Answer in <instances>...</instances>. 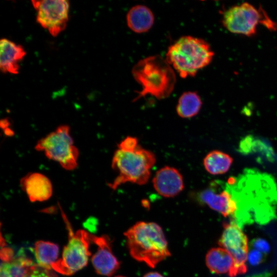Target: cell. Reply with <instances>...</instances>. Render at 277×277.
<instances>
[{
	"mask_svg": "<svg viewBox=\"0 0 277 277\" xmlns=\"http://www.w3.org/2000/svg\"><path fill=\"white\" fill-rule=\"evenodd\" d=\"M111 163L112 168L118 175L114 181L108 184L112 189L127 182L137 185L147 183L150 177V169L154 165V154L142 147L138 140L127 136L118 145Z\"/></svg>",
	"mask_w": 277,
	"mask_h": 277,
	"instance_id": "1",
	"label": "cell"
},
{
	"mask_svg": "<svg viewBox=\"0 0 277 277\" xmlns=\"http://www.w3.org/2000/svg\"><path fill=\"white\" fill-rule=\"evenodd\" d=\"M124 235L131 256L151 268L170 255L163 230L155 223L137 222Z\"/></svg>",
	"mask_w": 277,
	"mask_h": 277,
	"instance_id": "2",
	"label": "cell"
},
{
	"mask_svg": "<svg viewBox=\"0 0 277 277\" xmlns=\"http://www.w3.org/2000/svg\"><path fill=\"white\" fill-rule=\"evenodd\" d=\"M132 74L141 86L134 101L150 95L159 100L168 97L176 83L173 69L166 59L155 55L141 60L132 68Z\"/></svg>",
	"mask_w": 277,
	"mask_h": 277,
	"instance_id": "3",
	"label": "cell"
},
{
	"mask_svg": "<svg viewBox=\"0 0 277 277\" xmlns=\"http://www.w3.org/2000/svg\"><path fill=\"white\" fill-rule=\"evenodd\" d=\"M214 52L205 40L187 35L170 46L166 60L183 78L194 76L212 61Z\"/></svg>",
	"mask_w": 277,
	"mask_h": 277,
	"instance_id": "4",
	"label": "cell"
},
{
	"mask_svg": "<svg viewBox=\"0 0 277 277\" xmlns=\"http://www.w3.org/2000/svg\"><path fill=\"white\" fill-rule=\"evenodd\" d=\"M35 148L43 151L49 159L59 163L67 170H72L77 166L78 150L74 145L67 125H61L54 131L39 140Z\"/></svg>",
	"mask_w": 277,
	"mask_h": 277,
	"instance_id": "5",
	"label": "cell"
},
{
	"mask_svg": "<svg viewBox=\"0 0 277 277\" xmlns=\"http://www.w3.org/2000/svg\"><path fill=\"white\" fill-rule=\"evenodd\" d=\"M69 231V241L64 247L62 258L52 266L55 271L64 275H70L86 266L91 255L89 245L90 234L83 230L73 233L64 213Z\"/></svg>",
	"mask_w": 277,
	"mask_h": 277,
	"instance_id": "6",
	"label": "cell"
},
{
	"mask_svg": "<svg viewBox=\"0 0 277 277\" xmlns=\"http://www.w3.org/2000/svg\"><path fill=\"white\" fill-rule=\"evenodd\" d=\"M263 14L253 5L244 3L233 6L223 14L222 24L230 32L247 36L254 35L258 25L261 23L267 27L274 29L271 21L263 19Z\"/></svg>",
	"mask_w": 277,
	"mask_h": 277,
	"instance_id": "7",
	"label": "cell"
},
{
	"mask_svg": "<svg viewBox=\"0 0 277 277\" xmlns=\"http://www.w3.org/2000/svg\"><path fill=\"white\" fill-rule=\"evenodd\" d=\"M37 11L36 21L54 37L66 27L69 19V2L66 0L32 1Z\"/></svg>",
	"mask_w": 277,
	"mask_h": 277,
	"instance_id": "8",
	"label": "cell"
},
{
	"mask_svg": "<svg viewBox=\"0 0 277 277\" xmlns=\"http://www.w3.org/2000/svg\"><path fill=\"white\" fill-rule=\"evenodd\" d=\"M224 228L219 244L226 249L233 259L234 267L231 275L233 277L246 271L248 241L246 235L236 222L232 221L225 223Z\"/></svg>",
	"mask_w": 277,
	"mask_h": 277,
	"instance_id": "9",
	"label": "cell"
},
{
	"mask_svg": "<svg viewBox=\"0 0 277 277\" xmlns=\"http://www.w3.org/2000/svg\"><path fill=\"white\" fill-rule=\"evenodd\" d=\"M90 240L98 247L91 258L95 271L101 275L111 276L119 269L120 263L112 253L110 238L106 235L96 236L90 234Z\"/></svg>",
	"mask_w": 277,
	"mask_h": 277,
	"instance_id": "10",
	"label": "cell"
},
{
	"mask_svg": "<svg viewBox=\"0 0 277 277\" xmlns=\"http://www.w3.org/2000/svg\"><path fill=\"white\" fill-rule=\"evenodd\" d=\"M152 183L155 191L165 197H173L184 189L183 178L175 168L165 166L155 174Z\"/></svg>",
	"mask_w": 277,
	"mask_h": 277,
	"instance_id": "11",
	"label": "cell"
},
{
	"mask_svg": "<svg viewBox=\"0 0 277 277\" xmlns=\"http://www.w3.org/2000/svg\"><path fill=\"white\" fill-rule=\"evenodd\" d=\"M21 185L32 202L46 201L52 196L53 188L51 182L42 173H28L21 179Z\"/></svg>",
	"mask_w": 277,
	"mask_h": 277,
	"instance_id": "12",
	"label": "cell"
},
{
	"mask_svg": "<svg viewBox=\"0 0 277 277\" xmlns=\"http://www.w3.org/2000/svg\"><path fill=\"white\" fill-rule=\"evenodd\" d=\"M199 199L225 217L233 215L238 209L236 202L225 190L216 192L212 189L207 188L199 193Z\"/></svg>",
	"mask_w": 277,
	"mask_h": 277,
	"instance_id": "13",
	"label": "cell"
},
{
	"mask_svg": "<svg viewBox=\"0 0 277 277\" xmlns=\"http://www.w3.org/2000/svg\"><path fill=\"white\" fill-rule=\"evenodd\" d=\"M26 53L20 45L4 38L0 41V68L3 73H18L19 63Z\"/></svg>",
	"mask_w": 277,
	"mask_h": 277,
	"instance_id": "14",
	"label": "cell"
},
{
	"mask_svg": "<svg viewBox=\"0 0 277 277\" xmlns=\"http://www.w3.org/2000/svg\"><path fill=\"white\" fill-rule=\"evenodd\" d=\"M128 27L134 32L142 33L148 31L154 22L152 11L146 6L137 5L132 7L126 15Z\"/></svg>",
	"mask_w": 277,
	"mask_h": 277,
	"instance_id": "15",
	"label": "cell"
},
{
	"mask_svg": "<svg viewBox=\"0 0 277 277\" xmlns=\"http://www.w3.org/2000/svg\"><path fill=\"white\" fill-rule=\"evenodd\" d=\"M206 264L213 273H228L231 276L234 267V261L230 254L224 248H214L207 253Z\"/></svg>",
	"mask_w": 277,
	"mask_h": 277,
	"instance_id": "16",
	"label": "cell"
},
{
	"mask_svg": "<svg viewBox=\"0 0 277 277\" xmlns=\"http://www.w3.org/2000/svg\"><path fill=\"white\" fill-rule=\"evenodd\" d=\"M233 161L229 154L220 150H213L206 155L203 165L208 172L213 175H219L227 172Z\"/></svg>",
	"mask_w": 277,
	"mask_h": 277,
	"instance_id": "17",
	"label": "cell"
},
{
	"mask_svg": "<svg viewBox=\"0 0 277 277\" xmlns=\"http://www.w3.org/2000/svg\"><path fill=\"white\" fill-rule=\"evenodd\" d=\"M202 105V100L196 92H185L179 99L176 106L177 114L182 118L192 117L199 113Z\"/></svg>",
	"mask_w": 277,
	"mask_h": 277,
	"instance_id": "18",
	"label": "cell"
},
{
	"mask_svg": "<svg viewBox=\"0 0 277 277\" xmlns=\"http://www.w3.org/2000/svg\"><path fill=\"white\" fill-rule=\"evenodd\" d=\"M59 248L57 245L47 241H39L34 245V253L38 265L51 269L57 261Z\"/></svg>",
	"mask_w": 277,
	"mask_h": 277,
	"instance_id": "19",
	"label": "cell"
},
{
	"mask_svg": "<svg viewBox=\"0 0 277 277\" xmlns=\"http://www.w3.org/2000/svg\"><path fill=\"white\" fill-rule=\"evenodd\" d=\"M34 264L31 260L23 256L2 262L1 277H26Z\"/></svg>",
	"mask_w": 277,
	"mask_h": 277,
	"instance_id": "20",
	"label": "cell"
},
{
	"mask_svg": "<svg viewBox=\"0 0 277 277\" xmlns=\"http://www.w3.org/2000/svg\"><path fill=\"white\" fill-rule=\"evenodd\" d=\"M26 277H57L51 269L34 264Z\"/></svg>",
	"mask_w": 277,
	"mask_h": 277,
	"instance_id": "21",
	"label": "cell"
},
{
	"mask_svg": "<svg viewBox=\"0 0 277 277\" xmlns=\"http://www.w3.org/2000/svg\"><path fill=\"white\" fill-rule=\"evenodd\" d=\"M251 246L253 249L258 250L263 254H267L270 251L268 243L263 239L258 238L253 240L251 242Z\"/></svg>",
	"mask_w": 277,
	"mask_h": 277,
	"instance_id": "22",
	"label": "cell"
},
{
	"mask_svg": "<svg viewBox=\"0 0 277 277\" xmlns=\"http://www.w3.org/2000/svg\"><path fill=\"white\" fill-rule=\"evenodd\" d=\"M263 259V253L258 250L252 249L248 253L247 260L249 263L253 266H256L261 263Z\"/></svg>",
	"mask_w": 277,
	"mask_h": 277,
	"instance_id": "23",
	"label": "cell"
},
{
	"mask_svg": "<svg viewBox=\"0 0 277 277\" xmlns=\"http://www.w3.org/2000/svg\"><path fill=\"white\" fill-rule=\"evenodd\" d=\"M2 262H8L13 259V252L12 249L6 246L2 247L1 250Z\"/></svg>",
	"mask_w": 277,
	"mask_h": 277,
	"instance_id": "24",
	"label": "cell"
},
{
	"mask_svg": "<svg viewBox=\"0 0 277 277\" xmlns=\"http://www.w3.org/2000/svg\"><path fill=\"white\" fill-rule=\"evenodd\" d=\"M143 277H164V276L158 272H150L146 274Z\"/></svg>",
	"mask_w": 277,
	"mask_h": 277,
	"instance_id": "25",
	"label": "cell"
},
{
	"mask_svg": "<svg viewBox=\"0 0 277 277\" xmlns=\"http://www.w3.org/2000/svg\"><path fill=\"white\" fill-rule=\"evenodd\" d=\"M114 277H125V276H122V275H117V276H115Z\"/></svg>",
	"mask_w": 277,
	"mask_h": 277,
	"instance_id": "26",
	"label": "cell"
}]
</instances>
